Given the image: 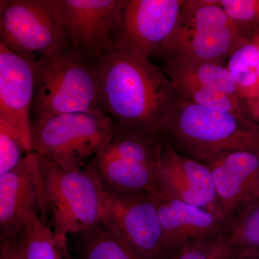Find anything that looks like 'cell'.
I'll use <instances>...</instances> for the list:
<instances>
[{
    "instance_id": "cell-4",
    "label": "cell",
    "mask_w": 259,
    "mask_h": 259,
    "mask_svg": "<svg viewBox=\"0 0 259 259\" xmlns=\"http://www.w3.org/2000/svg\"><path fill=\"white\" fill-rule=\"evenodd\" d=\"M40 218L55 233L82 234L101 222L105 190L88 163L66 168L40 156Z\"/></svg>"
},
{
    "instance_id": "cell-10",
    "label": "cell",
    "mask_w": 259,
    "mask_h": 259,
    "mask_svg": "<svg viewBox=\"0 0 259 259\" xmlns=\"http://www.w3.org/2000/svg\"><path fill=\"white\" fill-rule=\"evenodd\" d=\"M156 180V194L193 204L225 218L207 165L182 154L166 143L158 161Z\"/></svg>"
},
{
    "instance_id": "cell-25",
    "label": "cell",
    "mask_w": 259,
    "mask_h": 259,
    "mask_svg": "<svg viewBox=\"0 0 259 259\" xmlns=\"http://www.w3.org/2000/svg\"><path fill=\"white\" fill-rule=\"evenodd\" d=\"M259 64V36L238 48L231 56L228 69L235 71L257 69Z\"/></svg>"
},
{
    "instance_id": "cell-13",
    "label": "cell",
    "mask_w": 259,
    "mask_h": 259,
    "mask_svg": "<svg viewBox=\"0 0 259 259\" xmlns=\"http://www.w3.org/2000/svg\"><path fill=\"white\" fill-rule=\"evenodd\" d=\"M154 197L167 256L188 242L209 238L226 231L227 221L219 214L161 194Z\"/></svg>"
},
{
    "instance_id": "cell-23",
    "label": "cell",
    "mask_w": 259,
    "mask_h": 259,
    "mask_svg": "<svg viewBox=\"0 0 259 259\" xmlns=\"http://www.w3.org/2000/svg\"><path fill=\"white\" fill-rule=\"evenodd\" d=\"M220 4L245 39L259 35V0H220Z\"/></svg>"
},
{
    "instance_id": "cell-11",
    "label": "cell",
    "mask_w": 259,
    "mask_h": 259,
    "mask_svg": "<svg viewBox=\"0 0 259 259\" xmlns=\"http://www.w3.org/2000/svg\"><path fill=\"white\" fill-rule=\"evenodd\" d=\"M33 62L0 44V118L18 136L27 154L32 148Z\"/></svg>"
},
{
    "instance_id": "cell-14",
    "label": "cell",
    "mask_w": 259,
    "mask_h": 259,
    "mask_svg": "<svg viewBox=\"0 0 259 259\" xmlns=\"http://www.w3.org/2000/svg\"><path fill=\"white\" fill-rule=\"evenodd\" d=\"M212 174L226 221L249 203L259 178V154L248 151L226 153L206 163Z\"/></svg>"
},
{
    "instance_id": "cell-21",
    "label": "cell",
    "mask_w": 259,
    "mask_h": 259,
    "mask_svg": "<svg viewBox=\"0 0 259 259\" xmlns=\"http://www.w3.org/2000/svg\"><path fill=\"white\" fill-rule=\"evenodd\" d=\"M174 84L180 97L194 103L213 110L231 112L248 117L245 100L238 95L191 83H178Z\"/></svg>"
},
{
    "instance_id": "cell-28",
    "label": "cell",
    "mask_w": 259,
    "mask_h": 259,
    "mask_svg": "<svg viewBox=\"0 0 259 259\" xmlns=\"http://www.w3.org/2000/svg\"><path fill=\"white\" fill-rule=\"evenodd\" d=\"M258 199H259V178L258 180H257L256 183H255L254 188H253V191H252L249 202Z\"/></svg>"
},
{
    "instance_id": "cell-19",
    "label": "cell",
    "mask_w": 259,
    "mask_h": 259,
    "mask_svg": "<svg viewBox=\"0 0 259 259\" xmlns=\"http://www.w3.org/2000/svg\"><path fill=\"white\" fill-rule=\"evenodd\" d=\"M220 0H184L173 34H194L233 26Z\"/></svg>"
},
{
    "instance_id": "cell-32",
    "label": "cell",
    "mask_w": 259,
    "mask_h": 259,
    "mask_svg": "<svg viewBox=\"0 0 259 259\" xmlns=\"http://www.w3.org/2000/svg\"><path fill=\"white\" fill-rule=\"evenodd\" d=\"M258 259H259V257H258Z\"/></svg>"
},
{
    "instance_id": "cell-7",
    "label": "cell",
    "mask_w": 259,
    "mask_h": 259,
    "mask_svg": "<svg viewBox=\"0 0 259 259\" xmlns=\"http://www.w3.org/2000/svg\"><path fill=\"white\" fill-rule=\"evenodd\" d=\"M102 221L146 259L166 258L161 221L153 194L105 190Z\"/></svg>"
},
{
    "instance_id": "cell-30",
    "label": "cell",
    "mask_w": 259,
    "mask_h": 259,
    "mask_svg": "<svg viewBox=\"0 0 259 259\" xmlns=\"http://www.w3.org/2000/svg\"><path fill=\"white\" fill-rule=\"evenodd\" d=\"M256 71H257V73H258V77H259V64H258V67H257Z\"/></svg>"
},
{
    "instance_id": "cell-6",
    "label": "cell",
    "mask_w": 259,
    "mask_h": 259,
    "mask_svg": "<svg viewBox=\"0 0 259 259\" xmlns=\"http://www.w3.org/2000/svg\"><path fill=\"white\" fill-rule=\"evenodd\" d=\"M115 122L106 114L74 112L32 122L34 153L66 168L83 167L110 139Z\"/></svg>"
},
{
    "instance_id": "cell-3",
    "label": "cell",
    "mask_w": 259,
    "mask_h": 259,
    "mask_svg": "<svg viewBox=\"0 0 259 259\" xmlns=\"http://www.w3.org/2000/svg\"><path fill=\"white\" fill-rule=\"evenodd\" d=\"M32 62V122L74 112L105 114L99 63L88 60L70 46Z\"/></svg>"
},
{
    "instance_id": "cell-22",
    "label": "cell",
    "mask_w": 259,
    "mask_h": 259,
    "mask_svg": "<svg viewBox=\"0 0 259 259\" xmlns=\"http://www.w3.org/2000/svg\"><path fill=\"white\" fill-rule=\"evenodd\" d=\"M226 231L216 236L188 242L165 259H236Z\"/></svg>"
},
{
    "instance_id": "cell-2",
    "label": "cell",
    "mask_w": 259,
    "mask_h": 259,
    "mask_svg": "<svg viewBox=\"0 0 259 259\" xmlns=\"http://www.w3.org/2000/svg\"><path fill=\"white\" fill-rule=\"evenodd\" d=\"M161 138L179 152L204 164L235 151L259 154L258 122L180 96L163 124Z\"/></svg>"
},
{
    "instance_id": "cell-24",
    "label": "cell",
    "mask_w": 259,
    "mask_h": 259,
    "mask_svg": "<svg viewBox=\"0 0 259 259\" xmlns=\"http://www.w3.org/2000/svg\"><path fill=\"white\" fill-rule=\"evenodd\" d=\"M27 155L18 136L5 120L0 118V175L18 166Z\"/></svg>"
},
{
    "instance_id": "cell-18",
    "label": "cell",
    "mask_w": 259,
    "mask_h": 259,
    "mask_svg": "<svg viewBox=\"0 0 259 259\" xmlns=\"http://www.w3.org/2000/svg\"><path fill=\"white\" fill-rule=\"evenodd\" d=\"M81 235L80 259H146L102 221Z\"/></svg>"
},
{
    "instance_id": "cell-15",
    "label": "cell",
    "mask_w": 259,
    "mask_h": 259,
    "mask_svg": "<svg viewBox=\"0 0 259 259\" xmlns=\"http://www.w3.org/2000/svg\"><path fill=\"white\" fill-rule=\"evenodd\" d=\"M248 41L235 25L198 33H171L156 54L163 60L175 57L223 64Z\"/></svg>"
},
{
    "instance_id": "cell-26",
    "label": "cell",
    "mask_w": 259,
    "mask_h": 259,
    "mask_svg": "<svg viewBox=\"0 0 259 259\" xmlns=\"http://www.w3.org/2000/svg\"><path fill=\"white\" fill-rule=\"evenodd\" d=\"M236 83V94L243 100H250L259 95V77L256 69L231 73Z\"/></svg>"
},
{
    "instance_id": "cell-16",
    "label": "cell",
    "mask_w": 259,
    "mask_h": 259,
    "mask_svg": "<svg viewBox=\"0 0 259 259\" xmlns=\"http://www.w3.org/2000/svg\"><path fill=\"white\" fill-rule=\"evenodd\" d=\"M161 68L174 83H191L237 95L233 74L223 64L173 57L165 59Z\"/></svg>"
},
{
    "instance_id": "cell-20",
    "label": "cell",
    "mask_w": 259,
    "mask_h": 259,
    "mask_svg": "<svg viewBox=\"0 0 259 259\" xmlns=\"http://www.w3.org/2000/svg\"><path fill=\"white\" fill-rule=\"evenodd\" d=\"M226 233L237 256L259 255V199L228 220Z\"/></svg>"
},
{
    "instance_id": "cell-17",
    "label": "cell",
    "mask_w": 259,
    "mask_h": 259,
    "mask_svg": "<svg viewBox=\"0 0 259 259\" xmlns=\"http://www.w3.org/2000/svg\"><path fill=\"white\" fill-rule=\"evenodd\" d=\"M18 241L23 259H71L67 237L58 234L40 214H27Z\"/></svg>"
},
{
    "instance_id": "cell-9",
    "label": "cell",
    "mask_w": 259,
    "mask_h": 259,
    "mask_svg": "<svg viewBox=\"0 0 259 259\" xmlns=\"http://www.w3.org/2000/svg\"><path fill=\"white\" fill-rule=\"evenodd\" d=\"M70 47L99 63L113 49L112 32L122 0H62Z\"/></svg>"
},
{
    "instance_id": "cell-29",
    "label": "cell",
    "mask_w": 259,
    "mask_h": 259,
    "mask_svg": "<svg viewBox=\"0 0 259 259\" xmlns=\"http://www.w3.org/2000/svg\"><path fill=\"white\" fill-rule=\"evenodd\" d=\"M259 255H242V256H237L236 259H258Z\"/></svg>"
},
{
    "instance_id": "cell-31",
    "label": "cell",
    "mask_w": 259,
    "mask_h": 259,
    "mask_svg": "<svg viewBox=\"0 0 259 259\" xmlns=\"http://www.w3.org/2000/svg\"><path fill=\"white\" fill-rule=\"evenodd\" d=\"M258 36H259V35H258Z\"/></svg>"
},
{
    "instance_id": "cell-5",
    "label": "cell",
    "mask_w": 259,
    "mask_h": 259,
    "mask_svg": "<svg viewBox=\"0 0 259 259\" xmlns=\"http://www.w3.org/2000/svg\"><path fill=\"white\" fill-rule=\"evenodd\" d=\"M0 44L30 61L69 47L62 0H1Z\"/></svg>"
},
{
    "instance_id": "cell-27",
    "label": "cell",
    "mask_w": 259,
    "mask_h": 259,
    "mask_svg": "<svg viewBox=\"0 0 259 259\" xmlns=\"http://www.w3.org/2000/svg\"><path fill=\"white\" fill-rule=\"evenodd\" d=\"M0 259H23L17 239L0 241Z\"/></svg>"
},
{
    "instance_id": "cell-1",
    "label": "cell",
    "mask_w": 259,
    "mask_h": 259,
    "mask_svg": "<svg viewBox=\"0 0 259 259\" xmlns=\"http://www.w3.org/2000/svg\"><path fill=\"white\" fill-rule=\"evenodd\" d=\"M99 70L105 114L122 128L163 139V124L180 95L161 68L113 49L100 61Z\"/></svg>"
},
{
    "instance_id": "cell-12",
    "label": "cell",
    "mask_w": 259,
    "mask_h": 259,
    "mask_svg": "<svg viewBox=\"0 0 259 259\" xmlns=\"http://www.w3.org/2000/svg\"><path fill=\"white\" fill-rule=\"evenodd\" d=\"M31 211L41 215L40 156L35 153L0 175V241L18 238Z\"/></svg>"
},
{
    "instance_id": "cell-8",
    "label": "cell",
    "mask_w": 259,
    "mask_h": 259,
    "mask_svg": "<svg viewBox=\"0 0 259 259\" xmlns=\"http://www.w3.org/2000/svg\"><path fill=\"white\" fill-rule=\"evenodd\" d=\"M184 0H122L113 49L149 59L175 30Z\"/></svg>"
}]
</instances>
